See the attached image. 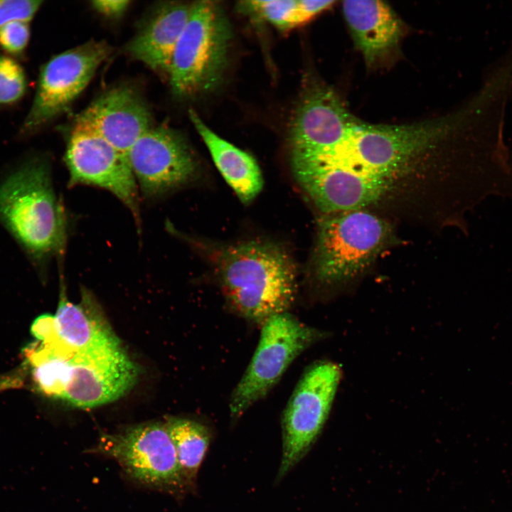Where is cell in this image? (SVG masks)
<instances>
[{
    "label": "cell",
    "instance_id": "cell-1",
    "mask_svg": "<svg viewBox=\"0 0 512 512\" xmlns=\"http://www.w3.org/2000/svg\"><path fill=\"white\" fill-rule=\"evenodd\" d=\"M0 221L36 265L64 257L66 216L45 157L29 159L0 184Z\"/></svg>",
    "mask_w": 512,
    "mask_h": 512
},
{
    "label": "cell",
    "instance_id": "cell-2",
    "mask_svg": "<svg viewBox=\"0 0 512 512\" xmlns=\"http://www.w3.org/2000/svg\"><path fill=\"white\" fill-rule=\"evenodd\" d=\"M222 289L240 315L263 323L287 312L296 294V269L280 246L247 241L221 250L216 262Z\"/></svg>",
    "mask_w": 512,
    "mask_h": 512
},
{
    "label": "cell",
    "instance_id": "cell-3",
    "mask_svg": "<svg viewBox=\"0 0 512 512\" xmlns=\"http://www.w3.org/2000/svg\"><path fill=\"white\" fill-rule=\"evenodd\" d=\"M444 122L403 125L371 124L356 118L334 146L309 152L315 159L358 174L394 179L412 159L436 144Z\"/></svg>",
    "mask_w": 512,
    "mask_h": 512
},
{
    "label": "cell",
    "instance_id": "cell-4",
    "mask_svg": "<svg viewBox=\"0 0 512 512\" xmlns=\"http://www.w3.org/2000/svg\"><path fill=\"white\" fill-rule=\"evenodd\" d=\"M393 235L389 223L361 209L324 214L313 253L314 275L324 284L351 281L391 243Z\"/></svg>",
    "mask_w": 512,
    "mask_h": 512
},
{
    "label": "cell",
    "instance_id": "cell-5",
    "mask_svg": "<svg viewBox=\"0 0 512 512\" xmlns=\"http://www.w3.org/2000/svg\"><path fill=\"white\" fill-rule=\"evenodd\" d=\"M230 37L229 23L220 5L210 1L192 3L167 76L176 96L210 91L220 83L228 63Z\"/></svg>",
    "mask_w": 512,
    "mask_h": 512
},
{
    "label": "cell",
    "instance_id": "cell-6",
    "mask_svg": "<svg viewBox=\"0 0 512 512\" xmlns=\"http://www.w3.org/2000/svg\"><path fill=\"white\" fill-rule=\"evenodd\" d=\"M262 324L256 350L230 397L233 418H238L263 398L294 360L325 336L288 311L275 314Z\"/></svg>",
    "mask_w": 512,
    "mask_h": 512
},
{
    "label": "cell",
    "instance_id": "cell-7",
    "mask_svg": "<svg viewBox=\"0 0 512 512\" xmlns=\"http://www.w3.org/2000/svg\"><path fill=\"white\" fill-rule=\"evenodd\" d=\"M90 452L115 460L126 474L146 486L174 495L192 489L181 470L165 422H147L102 434Z\"/></svg>",
    "mask_w": 512,
    "mask_h": 512
},
{
    "label": "cell",
    "instance_id": "cell-8",
    "mask_svg": "<svg viewBox=\"0 0 512 512\" xmlns=\"http://www.w3.org/2000/svg\"><path fill=\"white\" fill-rule=\"evenodd\" d=\"M341 377L340 367L323 361L309 366L297 383L282 417V456L279 481L307 453L329 416Z\"/></svg>",
    "mask_w": 512,
    "mask_h": 512
},
{
    "label": "cell",
    "instance_id": "cell-9",
    "mask_svg": "<svg viewBox=\"0 0 512 512\" xmlns=\"http://www.w3.org/2000/svg\"><path fill=\"white\" fill-rule=\"evenodd\" d=\"M69 187L90 185L114 194L131 211L141 228L138 184L124 153L99 134L75 121L65 154Z\"/></svg>",
    "mask_w": 512,
    "mask_h": 512
},
{
    "label": "cell",
    "instance_id": "cell-10",
    "mask_svg": "<svg viewBox=\"0 0 512 512\" xmlns=\"http://www.w3.org/2000/svg\"><path fill=\"white\" fill-rule=\"evenodd\" d=\"M111 52L106 42L90 41L51 58L41 70L21 132L33 134L64 112L87 86Z\"/></svg>",
    "mask_w": 512,
    "mask_h": 512
},
{
    "label": "cell",
    "instance_id": "cell-11",
    "mask_svg": "<svg viewBox=\"0 0 512 512\" xmlns=\"http://www.w3.org/2000/svg\"><path fill=\"white\" fill-rule=\"evenodd\" d=\"M137 365L121 344L68 351L60 399L79 408H92L122 397L135 384Z\"/></svg>",
    "mask_w": 512,
    "mask_h": 512
},
{
    "label": "cell",
    "instance_id": "cell-12",
    "mask_svg": "<svg viewBox=\"0 0 512 512\" xmlns=\"http://www.w3.org/2000/svg\"><path fill=\"white\" fill-rule=\"evenodd\" d=\"M138 186L157 198L193 180L198 163L184 137L166 126L152 127L126 153Z\"/></svg>",
    "mask_w": 512,
    "mask_h": 512
},
{
    "label": "cell",
    "instance_id": "cell-13",
    "mask_svg": "<svg viewBox=\"0 0 512 512\" xmlns=\"http://www.w3.org/2000/svg\"><path fill=\"white\" fill-rule=\"evenodd\" d=\"M294 175L324 214L361 210L387 192L393 180L369 176L291 153Z\"/></svg>",
    "mask_w": 512,
    "mask_h": 512
},
{
    "label": "cell",
    "instance_id": "cell-14",
    "mask_svg": "<svg viewBox=\"0 0 512 512\" xmlns=\"http://www.w3.org/2000/svg\"><path fill=\"white\" fill-rule=\"evenodd\" d=\"M75 121L90 127L125 154L153 127L147 104L129 85L114 86L102 92Z\"/></svg>",
    "mask_w": 512,
    "mask_h": 512
},
{
    "label": "cell",
    "instance_id": "cell-15",
    "mask_svg": "<svg viewBox=\"0 0 512 512\" xmlns=\"http://www.w3.org/2000/svg\"><path fill=\"white\" fill-rule=\"evenodd\" d=\"M355 119L334 91L317 87L304 97L296 110L290 128L291 151L330 149L344 137Z\"/></svg>",
    "mask_w": 512,
    "mask_h": 512
},
{
    "label": "cell",
    "instance_id": "cell-16",
    "mask_svg": "<svg viewBox=\"0 0 512 512\" xmlns=\"http://www.w3.org/2000/svg\"><path fill=\"white\" fill-rule=\"evenodd\" d=\"M60 294L54 316L55 336L50 343L70 351H82L121 344L94 297L82 289L81 300L70 302L65 294L63 262L59 264Z\"/></svg>",
    "mask_w": 512,
    "mask_h": 512
},
{
    "label": "cell",
    "instance_id": "cell-17",
    "mask_svg": "<svg viewBox=\"0 0 512 512\" xmlns=\"http://www.w3.org/2000/svg\"><path fill=\"white\" fill-rule=\"evenodd\" d=\"M342 9L353 41L369 67L386 61L398 50L402 23L385 3L344 1Z\"/></svg>",
    "mask_w": 512,
    "mask_h": 512
},
{
    "label": "cell",
    "instance_id": "cell-18",
    "mask_svg": "<svg viewBox=\"0 0 512 512\" xmlns=\"http://www.w3.org/2000/svg\"><path fill=\"white\" fill-rule=\"evenodd\" d=\"M191 5L167 1L157 6L127 43V53L167 77L174 49L188 19Z\"/></svg>",
    "mask_w": 512,
    "mask_h": 512
},
{
    "label": "cell",
    "instance_id": "cell-19",
    "mask_svg": "<svg viewBox=\"0 0 512 512\" xmlns=\"http://www.w3.org/2000/svg\"><path fill=\"white\" fill-rule=\"evenodd\" d=\"M189 117L226 182L243 203H250L263 186L261 170L255 159L215 134L195 111H189Z\"/></svg>",
    "mask_w": 512,
    "mask_h": 512
},
{
    "label": "cell",
    "instance_id": "cell-20",
    "mask_svg": "<svg viewBox=\"0 0 512 512\" xmlns=\"http://www.w3.org/2000/svg\"><path fill=\"white\" fill-rule=\"evenodd\" d=\"M187 482L193 488L198 469L207 452L210 432L202 423L186 418L169 417L165 422Z\"/></svg>",
    "mask_w": 512,
    "mask_h": 512
},
{
    "label": "cell",
    "instance_id": "cell-21",
    "mask_svg": "<svg viewBox=\"0 0 512 512\" xmlns=\"http://www.w3.org/2000/svg\"><path fill=\"white\" fill-rule=\"evenodd\" d=\"M297 0H256L242 1L243 11L251 13L279 29L292 28V20Z\"/></svg>",
    "mask_w": 512,
    "mask_h": 512
},
{
    "label": "cell",
    "instance_id": "cell-22",
    "mask_svg": "<svg viewBox=\"0 0 512 512\" xmlns=\"http://www.w3.org/2000/svg\"><path fill=\"white\" fill-rule=\"evenodd\" d=\"M26 85V74L21 65L10 57L0 55V105L18 101Z\"/></svg>",
    "mask_w": 512,
    "mask_h": 512
},
{
    "label": "cell",
    "instance_id": "cell-23",
    "mask_svg": "<svg viewBox=\"0 0 512 512\" xmlns=\"http://www.w3.org/2000/svg\"><path fill=\"white\" fill-rule=\"evenodd\" d=\"M41 4L38 0H0V28L14 21L28 23Z\"/></svg>",
    "mask_w": 512,
    "mask_h": 512
},
{
    "label": "cell",
    "instance_id": "cell-24",
    "mask_svg": "<svg viewBox=\"0 0 512 512\" xmlns=\"http://www.w3.org/2000/svg\"><path fill=\"white\" fill-rule=\"evenodd\" d=\"M29 38L30 28L27 22L14 21L0 28V46L8 53H21L26 48Z\"/></svg>",
    "mask_w": 512,
    "mask_h": 512
},
{
    "label": "cell",
    "instance_id": "cell-25",
    "mask_svg": "<svg viewBox=\"0 0 512 512\" xmlns=\"http://www.w3.org/2000/svg\"><path fill=\"white\" fill-rule=\"evenodd\" d=\"M334 1L297 0L292 20V28L307 23L314 17L330 8Z\"/></svg>",
    "mask_w": 512,
    "mask_h": 512
},
{
    "label": "cell",
    "instance_id": "cell-26",
    "mask_svg": "<svg viewBox=\"0 0 512 512\" xmlns=\"http://www.w3.org/2000/svg\"><path fill=\"white\" fill-rule=\"evenodd\" d=\"M54 316L43 314L38 316L32 324V334L42 343L51 342L55 336Z\"/></svg>",
    "mask_w": 512,
    "mask_h": 512
},
{
    "label": "cell",
    "instance_id": "cell-27",
    "mask_svg": "<svg viewBox=\"0 0 512 512\" xmlns=\"http://www.w3.org/2000/svg\"><path fill=\"white\" fill-rule=\"evenodd\" d=\"M128 0H95L91 2L92 8L98 13L112 18L121 16L127 9Z\"/></svg>",
    "mask_w": 512,
    "mask_h": 512
}]
</instances>
